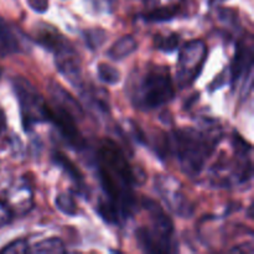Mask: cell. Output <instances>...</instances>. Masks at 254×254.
I'll return each mask as SVG.
<instances>
[{
	"label": "cell",
	"instance_id": "5",
	"mask_svg": "<svg viewBox=\"0 0 254 254\" xmlns=\"http://www.w3.org/2000/svg\"><path fill=\"white\" fill-rule=\"evenodd\" d=\"M14 89L19 99L25 131H29L35 124L49 122L50 106L34 84L24 77H16L14 79Z\"/></svg>",
	"mask_w": 254,
	"mask_h": 254
},
{
	"label": "cell",
	"instance_id": "16",
	"mask_svg": "<svg viewBox=\"0 0 254 254\" xmlns=\"http://www.w3.org/2000/svg\"><path fill=\"white\" fill-rule=\"evenodd\" d=\"M55 203H56V207L67 216H76L78 211L76 201L71 193H60L55 200Z\"/></svg>",
	"mask_w": 254,
	"mask_h": 254
},
{
	"label": "cell",
	"instance_id": "17",
	"mask_svg": "<svg viewBox=\"0 0 254 254\" xmlns=\"http://www.w3.org/2000/svg\"><path fill=\"white\" fill-rule=\"evenodd\" d=\"M84 35V41H86L87 46L91 50H97L104 44V41L107 40L106 31L103 29H88L83 32Z\"/></svg>",
	"mask_w": 254,
	"mask_h": 254
},
{
	"label": "cell",
	"instance_id": "6",
	"mask_svg": "<svg viewBox=\"0 0 254 254\" xmlns=\"http://www.w3.org/2000/svg\"><path fill=\"white\" fill-rule=\"evenodd\" d=\"M207 57V46L202 40L186 42L179 55L176 82L179 87H189L200 76Z\"/></svg>",
	"mask_w": 254,
	"mask_h": 254
},
{
	"label": "cell",
	"instance_id": "14",
	"mask_svg": "<svg viewBox=\"0 0 254 254\" xmlns=\"http://www.w3.org/2000/svg\"><path fill=\"white\" fill-rule=\"evenodd\" d=\"M30 252L39 253V254H59V253H64L66 252V246H64V241H61L57 237H51L47 238V240L41 241L37 245H35V247L32 250H30Z\"/></svg>",
	"mask_w": 254,
	"mask_h": 254
},
{
	"label": "cell",
	"instance_id": "3",
	"mask_svg": "<svg viewBox=\"0 0 254 254\" xmlns=\"http://www.w3.org/2000/svg\"><path fill=\"white\" fill-rule=\"evenodd\" d=\"M143 205L148 211L151 228L141 227L136 231V242L145 253H173L178 251L174 241V223L160 205L151 198H144Z\"/></svg>",
	"mask_w": 254,
	"mask_h": 254
},
{
	"label": "cell",
	"instance_id": "22",
	"mask_svg": "<svg viewBox=\"0 0 254 254\" xmlns=\"http://www.w3.org/2000/svg\"><path fill=\"white\" fill-rule=\"evenodd\" d=\"M117 0H93V5L99 11H112L116 6Z\"/></svg>",
	"mask_w": 254,
	"mask_h": 254
},
{
	"label": "cell",
	"instance_id": "4",
	"mask_svg": "<svg viewBox=\"0 0 254 254\" xmlns=\"http://www.w3.org/2000/svg\"><path fill=\"white\" fill-rule=\"evenodd\" d=\"M175 96L174 82L166 67H153L135 89V104L143 109H155L169 103Z\"/></svg>",
	"mask_w": 254,
	"mask_h": 254
},
{
	"label": "cell",
	"instance_id": "24",
	"mask_svg": "<svg viewBox=\"0 0 254 254\" xmlns=\"http://www.w3.org/2000/svg\"><path fill=\"white\" fill-rule=\"evenodd\" d=\"M5 127V118H4V114L1 113V111H0V131L4 129Z\"/></svg>",
	"mask_w": 254,
	"mask_h": 254
},
{
	"label": "cell",
	"instance_id": "20",
	"mask_svg": "<svg viewBox=\"0 0 254 254\" xmlns=\"http://www.w3.org/2000/svg\"><path fill=\"white\" fill-rule=\"evenodd\" d=\"M29 252H30L29 245H27L26 240H24V238L14 241V242L9 243V245L5 246L4 248L0 250V253H5V254H25Z\"/></svg>",
	"mask_w": 254,
	"mask_h": 254
},
{
	"label": "cell",
	"instance_id": "1",
	"mask_svg": "<svg viewBox=\"0 0 254 254\" xmlns=\"http://www.w3.org/2000/svg\"><path fill=\"white\" fill-rule=\"evenodd\" d=\"M98 171L102 186L111 201L123 215L124 220L130 217L136 211V198L133 186L139 184V175L127 160L122 149L111 139H104L99 146Z\"/></svg>",
	"mask_w": 254,
	"mask_h": 254
},
{
	"label": "cell",
	"instance_id": "23",
	"mask_svg": "<svg viewBox=\"0 0 254 254\" xmlns=\"http://www.w3.org/2000/svg\"><path fill=\"white\" fill-rule=\"evenodd\" d=\"M27 4L34 11L40 14L46 12L49 9V0H27Z\"/></svg>",
	"mask_w": 254,
	"mask_h": 254
},
{
	"label": "cell",
	"instance_id": "2",
	"mask_svg": "<svg viewBox=\"0 0 254 254\" xmlns=\"http://www.w3.org/2000/svg\"><path fill=\"white\" fill-rule=\"evenodd\" d=\"M220 138L221 135L216 129L211 133L193 128L174 131L171 144L179 159L181 170L189 176H197L215 150Z\"/></svg>",
	"mask_w": 254,
	"mask_h": 254
},
{
	"label": "cell",
	"instance_id": "7",
	"mask_svg": "<svg viewBox=\"0 0 254 254\" xmlns=\"http://www.w3.org/2000/svg\"><path fill=\"white\" fill-rule=\"evenodd\" d=\"M154 188L166 206L180 217H190L193 213V203L183 191L178 179L169 175H158L154 181Z\"/></svg>",
	"mask_w": 254,
	"mask_h": 254
},
{
	"label": "cell",
	"instance_id": "15",
	"mask_svg": "<svg viewBox=\"0 0 254 254\" xmlns=\"http://www.w3.org/2000/svg\"><path fill=\"white\" fill-rule=\"evenodd\" d=\"M179 10L175 5H170V6H161L158 9H154L153 11H150L149 14H146L144 16V19L146 21L150 22H164L169 21V20H173L174 17L178 15Z\"/></svg>",
	"mask_w": 254,
	"mask_h": 254
},
{
	"label": "cell",
	"instance_id": "19",
	"mask_svg": "<svg viewBox=\"0 0 254 254\" xmlns=\"http://www.w3.org/2000/svg\"><path fill=\"white\" fill-rule=\"evenodd\" d=\"M180 37L178 34H170L166 37H156V47L164 52H174L179 46Z\"/></svg>",
	"mask_w": 254,
	"mask_h": 254
},
{
	"label": "cell",
	"instance_id": "21",
	"mask_svg": "<svg viewBox=\"0 0 254 254\" xmlns=\"http://www.w3.org/2000/svg\"><path fill=\"white\" fill-rule=\"evenodd\" d=\"M12 220V211L6 203L0 201V228L9 225Z\"/></svg>",
	"mask_w": 254,
	"mask_h": 254
},
{
	"label": "cell",
	"instance_id": "11",
	"mask_svg": "<svg viewBox=\"0 0 254 254\" xmlns=\"http://www.w3.org/2000/svg\"><path fill=\"white\" fill-rule=\"evenodd\" d=\"M252 56V46H247L246 44L238 45L232 67H231V83H232V86L237 83L243 73L246 74V72H251Z\"/></svg>",
	"mask_w": 254,
	"mask_h": 254
},
{
	"label": "cell",
	"instance_id": "10",
	"mask_svg": "<svg viewBox=\"0 0 254 254\" xmlns=\"http://www.w3.org/2000/svg\"><path fill=\"white\" fill-rule=\"evenodd\" d=\"M49 92L55 104L66 109L76 119H81L83 117V109H82L81 104L72 97L71 93H68L64 87H61V84L50 81Z\"/></svg>",
	"mask_w": 254,
	"mask_h": 254
},
{
	"label": "cell",
	"instance_id": "8",
	"mask_svg": "<svg viewBox=\"0 0 254 254\" xmlns=\"http://www.w3.org/2000/svg\"><path fill=\"white\" fill-rule=\"evenodd\" d=\"M55 107H50L49 122H52L57 130L61 133L64 140L74 149H82L84 146V139L77 128V119L69 112L62 107L54 104Z\"/></svg>",
	"mask_w": 254,
	"mask_h": 254
},
{
	"label": "cell",
	"instance_id": "13",
	"mask_svg": "<svg viewBox=\"0 0 254 254\" xmlns=\"http://www.w3.org/2000/svg\"><path fill=\"white\" fill-rule=\"evenodd\" d=\"M54 161L59 166H61L64 171H66L67 175L74 181L78 186L83 185V176H82L81 171L78 170L76 165L69 160L67 156H64V154L60 153V151H56L54 154Z\"/></svg>",
	"mask_w": 254,
	"mask_h": 254
},
{
	"label": "cell",
	"instance_id": "9",
	"mask_svg": "<svg viewBox=\"0 0 254 254\" xmlns=\"http://www.w3.org/2000/svg\"><path fill=\"white\" fill-rule=\"evenodd\" d=\"M55 64L59 71L74 86L79 87L82 84L81 60L74 51L73 47L68 44L67 40L62 42L60 47L55 50Z\"/></svg>",
	"mask_w": 254,
	"mask_h": 254
},
{
	"label": "cell",
	"instance_id": "12",
	"mask_svg": "<svg viewBox=\"0 0 254 254\" xmlns=\"http://www.w3.org/2000/svg\"><path fill=\"white\" fill-rule=\"evenodd\" d=\"M136 49H138L136 40L131 35H126V36H122L121 39H118L112 45L111 49L108 50V56L112 60L119 61V60L126 59L129 55L133 54Z\"/></svg>",
	"mask_w": 254,
	"mask_h": 254
},
{
	"label": "cell",
	"instance_id": "18",
	"mask_svg": "<svg viewBox=\"0 0 254 254\" xmlns=\"http://www.w3.org/2000/svg\"><path fill=\"white\" fill-rule=\"evenodd\" d=\"M98 76L99 79L107 84H116L121 79V73L118 69L108 64H98Z\"/></svg>",
	"mask_w": 254,
	"mask_h": 254
}]
</instances>
